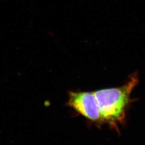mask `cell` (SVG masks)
I'll use <instances>...</instances> for the list:
<instances>
[{
	"instance_id": "obj_2",
	"label": "cell",
	"mask_w": 145,
	"mask_h": 145,
	"mask_svg": "<svg viewBox=\"0 0 145 145\" xmlns=\"http://www.w3.org/2000/svg\"><path fill=\"white\" fill-rule=\"evenodd\" d=\"M68 105L91 121L103 123L99 105L93 92H70Z\"/></svg>"
},
{
	"instance_id": "obj_1",
	"label": "cell",
	"mask_w": 145,
	"mask_h": 145,
	"mask_svg": "<svg viewBox=\"0 0 145 145\" xmlns=\"http://www.w3.org/2000/svg\"><path fill=\"white\" fill-rule=\"evenodd\" d=\"M138 82V78L134 75L121 87L93 91L103 123L116 129L119 125L124 123L126 110L131 102V95Z\"/></svg>"
}]
</instances>
